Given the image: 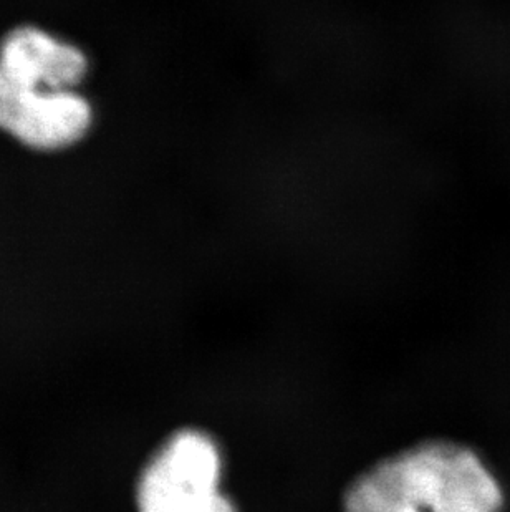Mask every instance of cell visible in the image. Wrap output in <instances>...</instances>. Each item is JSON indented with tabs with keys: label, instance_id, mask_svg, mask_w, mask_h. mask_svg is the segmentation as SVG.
<instances>
[{
	"label": "cell",
	"instance_id": "277c9868",
	"mask_svg": "<svg viewBox=\"0 0 510 512\" xmlns=\"http://www.w3.org/2000/svg\"><path fill=\"white\" fill-rule=\"evenodd\" d=\"M0 70L15 82L49 92H72L87 72V58L42 30L17 29L0 45Z\"/></svg>",
	"mask_w": 510,
	"mask_h": 512
},
{
	"label": "cell",
	"instance_id": "3957f363",
	"mask_svg": "<svg viewBox=\"0 0 510 512\" xmlns=\"http://www.w3.org/2000/svg\"><path fill=\"white\" fill-rule=\"evenodd\" d=\"M92 125L87 100L15 82L0 70V130L37 150H60L82 140Z\"/></svg>",
	"mask_w": 510,
	"mask_h": 512
},
{
	"label": "cell",
	"instance_id": "6da1fadb",
	"mask_svg": "<svg viewBox=\"0 0 510 512\" xmlns=\"http://www.w3.org/2000/svg\"><path fill=\"white\" fill-rule=\"evenodd\" d=\"M482 459L451 441H424L376 463L347 489L343 512H502Z\"/></svg>",
	"mask_w": 510,
	"mask_h": 512
},
{
	"label": "cell",
	"instance_id": "7a4b0ae2",
	"mask_svg": "<svg viewBox=\"0 0 510 512\" xmlns=\"http://www.w3.org/2000/svg\"><path fill=\"white\" fill-rule=\"evenodd\" d=\"M222 456L203 431L171 436L138 483L140 512H237L221 491Z\"/></svg>",
	"mask_w": 510,
	"mask_h": 512
}]
</instances>
